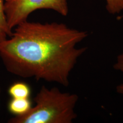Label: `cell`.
Instances as JSON below:
<instances>
[{
	"instance_id": "obj_3",
	"label": "cell",
	"mask_w": 123,
	"mask_h": 123,
	"mask_svg": "<svg viewBox=\"0 0 123 123\" xmlns=\"http://www.w3.org/2000/svg\"><path fill=\"white\" fill-rule=\"evenodd\" d=\"M39 9H49L63 16L68 13L67 0H5V13L12 30L27 20L31 13Z\"/></svg>"
},
{
	"instance_id": "obj_8",
	"label": "cell",
	"mask_w": 123,
	"mask_h": 123,
	"mask_svg": "<svg viewBox=\"0 0 123 123\" xmlns=\"http://www.w3.org/2000/svg\"><path fill=\"white\" fill-rule=\"evenodd\" d=\"M115 70L123 72V52L118 55L116 63L113 66ZM116 91L120 94L123 95V84H120L116 87Z\"/></svg>"
},
{
	"instance_id": "obj_5",
	"label": "cell",
	"mask_w": 123,
	"mask_h": 123,
	"mask_svg": "<svg viewBox=\"0 0 123 123\" xmlns=\"http://www.w3.org/2000/svg\"><path fill=\"white\" fill-rule=\"evenodd\" d=\"M30 86L24 81H17L12 84L8 88V93L12 98H30Z\"/></svg>"
},
{
	"instance_id": "obj_4",
	"label": "cell",
	"mask_w": 123,
	"mask_h": 123,
	"mask_svg": "<svg viewBox=\"0 0 123 123\" xmlns=\"http://www.w3.org/2000/svg\"><path fill=\"white\" fill-rule=\"evenodd\" d=\"M32 107L30 98H12L7 105L9 111L15 116L26 115Z\"/></svg>"
},
{
	"instance_id": "obj_7",
	"label": "cell",
	"mask_w": 123,
	"mask_h": 123,
	"mask_svg": "<svg viewBox=\"0 0 123 123\" xmlns=\"http://www.w3.org/2000/svg\"><path fill=\"white\" fill-rule=\"evenodd\" d=\"M106 9L111 14H119L123 11V0H105Z\"/></svg>"
},
{
	"instance_id": "obj_6",
	"label": "cell",
	"mask_w": 123,
	"mask_h": 123,
	"mask_svg": "<svg viewBox=\"0 0 123 123\" xmlns=\"http://www.w3.org/2000/svg\"><path fill=\"white\" fill-rule=\"evenodd\" d=\"M13 30L9 28L5 13V0H0V42L10 37Z\"/></svg>"
},
{
	"instance_id": "obj_2",
	"label": "cell",
	"mask_w": 123,
	"mask_h": 123,
	"mask_svg": "<svg viewBox=\"0 0 123 123\" xmlns=\"http://www.w3.org/2000/svg\"><path fill=\"white\" fill-rule=\"evenodd\" d=\"M78 95L62 92L57 87L42 86L34 98L35 105L26 115L15 116L12 123H71L77 117L75 105Z\"/></svg>"
},
{
	"instance_id": "obj_1",
	"label": "cell",
	"mask_w": 123,
	"mask_h": 123,
	"mask_svg": "<svg viewBox=\"0 0 123 123\" xmlns=\"http://www.w3.org/2000/svg\"><path fill=\"white\" fill-rule=\"evenodd\" d=\"M9 39L0 42V57L9 73L63 86L87 47L77 44L88 33L62 23H20Z\"/></svg>"
}]
</instances>
